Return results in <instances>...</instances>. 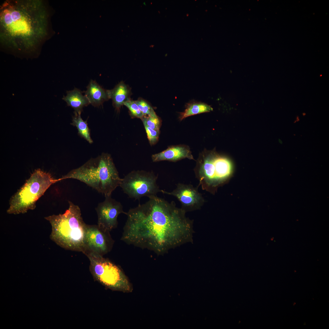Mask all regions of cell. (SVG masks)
Here are the masks:
<instances>
[{
    "instance_id": "obj_1",
    "label": "cell",
    "mask_w": 329,
    "mask_h": 329,
    "mask_svg": "<svg viewBox=\"0 0 329 329\" xmlns=\"http://www.w3.org/2000/svg\"><path fill=\"white\" fill-rule=\"evenodd\" d=\"M126 212L121 240L129 245L163 255L192 242L193 222L186 211L157 195Z\"/></svg>"
},
{
    "instance_id": "obj_2",
    "label": "cell",
    "mask_w": 329,
    "mask_h": 329,
    "mask_svg": "<svg viewBox=\"0 0 329 329\" xmlns=\"http://www.w3.org/2000/svg\"><path fill=\"white\" fill-rule=\"evenodd\" d=\"M48 6L41 0H7L0 8L1 47L13 53H38L48 40Z\"/></svg>"
},
{
    "instance_id": "obj_3",
    "label": "cell",
    "mask_w": 329,
    "mask_h": 329,
    "mask_svg": "<svg viewBox=\"0 0 329 329\" xmlns=\"http://www.w3.org/2000/svg\"><path fill=\"white\" fill-rule=\"evenodd\" d=\"M68 179H76L85 183L105 197L111 196L112 192L120 186L122 180L111 156L106 153L91 159L58 180Z\"/></svg>"
},
{
    "instance_id": "obj_4",
    "label": "cell",
    "mask_w": 329,
    "mask_h": 329,
    "mask_svg": "<svg viewBox=\"0 0 329 329\" xmlns=\"http://www.w3.org/2000/svg\"><path fill=\"white\" fill-rule=\"evenodd\" d=\"M68 202L69 208L64 213L44 218L51 226L50 238L62 248L84 254L86 224L79 207Z\"/></svg>"
},
{
    "instance_id": "obj_5",
    "label": "cell",
    "mask_w": 329,
    "mask_h": 329,
    "mask_svg": "<svg viewBox=\"0 0 329 329\" xmlns=\"http://www.w3.org/2000/svg\"><path fill=\"white\" fill-rule=\"evenodd\" d=\"M58 182L50 173L39 168L35 170L11 198L7 213L17 214L34 210L37 201L51 185Z\"/></svg>"
},
{
    "instance_id": "obj_6",
    "label": "cell",
    "mask_w": 329,
    "mask_h": 329,
    "mask_svg": "<svg viewBox=\"0 0 329 329\" xmlns=\"http://www.w3.org/2000/svg\"><path fill=\"white\" fill-rule=\"evenodd\" d=\"M90 271L95 281L114 291L131 292L133 287L121 268L108 259L91 253L86 255Z\"/></svg>"
},
{
    "instance_id": "obj_7",
    "label": "cell",
    "mask_w": 329,
    "mask_h": 329,
    "mask_svg": "<svg viewBox=\"0 0 329 329\" xmlns=\"http://www.w3.org/2000/svg\"><path fill=\"white\" fill-rule=\"evenodd\" d=\"M196 176L203 190L212 191L231 175L232 165L228 158L212 154L202 156L197 162Z\"/></svg>"
},
{
    "instance_id": "obj_8",
    "label": "cell",
    "mask_w": 329,
    "mask_h": 329,
    "mask_svg": "<svg viewBox=\"0 0 329 329\" xmlns=\"http://www.w3.org/2000/svg\"><path fill=\"white\" fill-rule=\"evenodd\" d=\"M157 178L153 172L133 171L122 179L120 186L130 198L139 200L143 196L149 198L161 192L157 183Z\"/></svg>"
},
{
    "instance_id": "obj_9",
    "label": "cell",
    "mask_w": 329,
    "mask_h": 329,
    "mask_svg": "<svg viewBox=\"0 0 329 329\" xmlns=\"http://www.w3.org/2000/svg\"><path fill=\"white\" fill-rule=\"evenodd\" d=\"M110 232L97 225L86 224L84 254L91 253L103 256L110 252L114 243Z\"/></svg>"
},
{
    "instance_id": "obj_10",
    "label": "cell",
    "mask_w": 329,
    "mask_h": 329,
    "mask_svg": "<svg viewBox=\"0 0 329 329\" xmlns=\"http://www.w3.org/2000/svg\"><path fill=\"white\" fill-rule=\"evenodd\" d=\"M98 217L97 225L110 232L117 227V218L121 214H126L121 203L111 196L105 197L96 208Z\"/></svg>"
},
{
    "instance_id": "obj_11",
    "label": "cell",
    "mask_w": 329,
    "mask_h": 329,
    "mask_svg": "<svg viewBox=\"0 0 329 329\" xmlns=\"http://www.w3.org/2000/svg\"><path fill=\"white\" fill-rule=\"evenodd\" d=\"M163 193L173 196L181 203L182 209L186 212L200 209L204 200L197 189L190 184L179 183L171 192L161 190Z\"/></svg>"
},
{
    "instance_id": "obj_12",
    "label": "cell",
    "mask_w": 329,
    "mask_h": 329,
    "mask_svg": "<svg viewBox=\"0 0 329 329\" xmlns=\"http://www.w3.org/2000/svg\"><path fill=\"white\" fill-rule=\"evenodd\" d=\"M151 158L154 162L163 161H176L185 158L194 159L189 149L182 145L170 147L161 152L153 154Z\"/></svg>"
},
{
    "instance_id": "obj_13",
    "label": "cell",
    "mask_w": 329,
    "mask_h": 329,
    "mask_svg": "<svg viewBox=\"0 0 329 329\" xmlns=\"http://www.w3.org/2000/svg\"><path fill=\"white\" fill-rule=\"evenodd\" d=\"M87 88L85 95L94 106L98 107L110 99L108 90L104 89L95 80H91Z\"/></svg>"
},
{
    "instance_id": "obj_14",
    "label": "cell",
    "mask_w": 329,
    "mask_h": 329,
    "mask_svg": "<svg viewBox=\"0 0 329 329\" xmlns=\"http://www.w3.org/2000/svg\"><path fill=\"white\" fill-rule=\"evenodd\" d=\"M108 90L110 98L112 100L113 106L118 110L126 102L131 100V90L123 82H120L113 89Z\"/></svg>"
},
{
    "instance_id": "obj_15",
    "label": "cell",
    "mask_w": 329,
    "mask_h": 329,
    "mask_svg": "<svg viewBox=\"0 0 329 329\" xmlns=\"http://www.w3.org/2000/svg\"><path fill=\"white\" fill-rule=\"evenodd\" d=\"M66 95L64 96L62 99L67 103V105L73 108L75 111L81 112L83 108L90 104L89 101L82 92L76 88L67 91Z\"/></svg>"
},
{
    "instance_id": "obj_16",
    "label": "cell",
    "mask_w": 329,
    "mask_h": 329,
    "mask_svg": "<svg viewBox=\"0 0 329 329\" xmlns=\"http://www.w3.org/2000/svg\"><path fill=\"white\" fill-rule=\"evenodd\" d=\"M186 107L185 111L180 114L179 119L180 121L191 115L213 110L210 106L200 102L191 101L186 104Z\"/></svg>"
},
{
    "instance_id": "obj_17",
    "label": "cell",
    "mask_w": 329,
    "mask_h": 329,
    "mask_svg": "<svg viewBox=\"0 0 329 329\" xmlns=\"http://www.w3.org/2000/svg\"><path fill=\"white\" fill-rule=\"evenodd\" d=\"M81 112L80 111H75L72 124L76 127L79 133L81 136L89 143H91L93 140L90 137L89 129L87 122L83 120L81 117Z\"/></svg>"
},
{
    "instance_id": "obj_18",
    "label": "cell",
    "mask_w": 329,
    "mask_h": 329,
    "mask_svg": "<svg viewBox=\"0 0 329 329\" xmlns=\"http://www.w3.org/2000/svg\"><path fill=\"white\" fill-rule=\"evenodd\" d=\"M141 119L144 125H146L151 129L159 130L161 121L156 114L144 116Z\"/></svg>"
},
{
    "instance_id": "obj_19",
    "label": "cell",
    "mask_w": 329,
    "mask_h": 329,
    "mask_svg": "<svg viewBox=\"0 0 329 329\" xmlns=\"http://www.w3.org/2000/svg\"><path fill=\"white\" fill-rule=\"evenodd\" d=\"M135 101L144 116L156 114L153 108L146 100L140 98Z\"/></svg>"
},
{
    "instance_id": "obj_20",
    "label": "cell",
    "mask_w": 329,
    "mask_h": 329,
    "mask_svg": "<svg viewBox=\"0 0 329 329\" xmlns=\"http://www.w3.org/2000/svg\"><path fill=\"white\" fill-rule=\"evenodd\" d=\"M129 109L131 115L133 117L142 119L144 116L135 101L130 100L124 104Z\"/></svg>"
},
{
    "instance_id": "obj_21",
    "label": "cell",
    "mask_w": 329,
    "mask_h": 329,
    "mask_svg": "<svg viewBox=\"0 0 329 329\" xmlns=\"http://www.w3.org/2000/svg\"><path fill=\"white\" fill-rule=\"evenodd\" d=\"M150 143L151 145L155 143L157 141L159 134V130H155L144 125Z\"/></svg>"
}]
</instances>
